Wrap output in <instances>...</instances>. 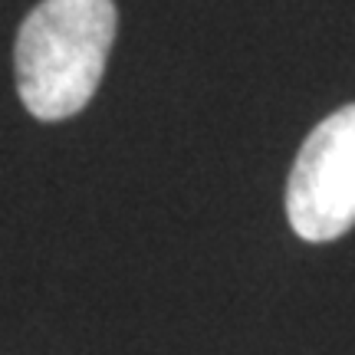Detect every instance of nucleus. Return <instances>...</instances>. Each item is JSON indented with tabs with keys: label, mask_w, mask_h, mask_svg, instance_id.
Returning a JSON list of instances; mask_svg holds the SVG:
<instances>
[{
	"label": "nucleus",
	"mask_w": 355,
	"mask_h": 355,
	"mask_svg": "<svg viewBox=\"0 0 355 355\" xmlns=\"http://www.w3.org/2000/svg\"><path fill=\"white\" fill-rule=\"evenodd\" d=\"M112 0H40L17 33V89L26 112L60 122L86 109L115 40Z\"/></svg>",
	"instance_id": "obj_1"
},
{
	"label": "nucleus",
	"mask_w": 355,
	"mask_h": 355,
	"mask_svg": "<svg viewBox=\"0 0 355 355\" xmlns=\"http://www.w3.org/2000/svg\"><path fill=\"white\" fill-rule=\"evenodd\" d=\"M286 217L309 243L355 227V102L322 119L303 141L286 184Z\"/></svg>",
	"instance_id": "obj_2"
}]
</instances>
